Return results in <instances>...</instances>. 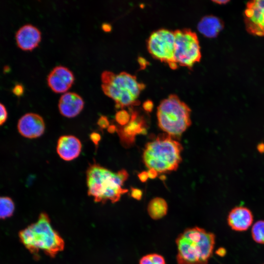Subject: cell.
I'll return each instance as SVG.
<instances>
[{
	"label": "cell",
	"mask_w": 264,
	"mask_h": 264,
	"mask_svg": "<svg viewBox=\"0 0 264 264\" xmlns=\"http://www.w3.org/2000/svg\"><path fill=\"white\" fill-rule=\"evenodd\" d=\"M251 236L257 243L264 244V220L256 221L252 226Z\"/></svg>",
	"instance_id": "obj_20"
},
{
	"label": "cell",
	"mask_w": 264,
	"mask_h": 264,
	"mask_svg": "<svg viewBox=\"0 0 264 264\" xmlns=\"http://www.w3.org/2000/svg\"><path fill=\"white\" fill-rule=\"evenodd\" d=\"M244 17L246 29L250 34L264 36V0L248 1Z\"/></svg>",
	"instance_id": "obj_9"
},
{
	"label": "cell",
	"mask_w": 264,
	"mask_h": 264,
	"mask_svg": "<svg viewBox=\"0 0 264 264\" xmlns=\"http://www.w3.org/2000/svg\"><path fill=\"white\" fill-rule=\"evenodd\" d=\"M223 23L217 17L208 15L203 17L198 22V29L208 38H215L223 28Z\"/></svg>",
	"instance_id": "obj_17"
},
{
	"label": "cell",
	"mask_w": 264,
	"mask_h": 264,
	"mask_svg": "<svg viewBox=\"0 0 264 264\" xmlns=\"http://www.w3.org/2000/svg\"><path fill=\"white\" fill-rule=\"evenodd\" d=\"M101 88L105 95L111 98L118 109L135 105L145 86L135 76L126 72L115 74L104 71L101 76Z\"/></svg>",
	"instance_id": "obj_5"
},
{
	"label": "cell",
	"mask_w": 264,
	"mask_h": 264,
	"mask_svg": "<svg viewBox=\"0 0 264 264\" xmlns=\"http://www.w3.org/2000/svg\"><path fill=\"white\" fill-rule=\"evenodd\" d=\"M150 53L155 59L167 63L175 69L177 64L175 61V31L161 28L153 32L147 41Z\"/></svg>",
	"instance_id": "obj_8"
},
{
	"label": "cell",
	"mask_w": 264,
	"mask_h": 264,
	"mask_svg": "<svg viewBox=\"0 0 264 264\" xmlns=\"http://www.w3.org/2000/svg\"><path fill=\"white\" fill-rule=\"evenodd\" d=\"M181 144L167 133L160 134L148 142L143 150V160L147 167L158 173L176 171L181 161Z\"/></svg>",
	"instance_id": "obj_4"
},
{
	"label": "cell",
	"mask_w": 264,
	"mask_h": 264,
	"mask_svg": "<svg viewBox=\"0 0 264 264\" xmlns=\"http://www.w3.org/2000/svg\"><path fill=\"white\" fill-rule=\"evenodd\" d=\"M175 61L177 65L192 67L201 58L200 48L197 34L190 29L175 31Z\"/></svg>",
	"instance_id": "obj_7"
},
{
	"label": "cell",
	"mask_w": 264,
	"mask_h": 264,
	"mask_svg": "<svg viewBox=\"0 0 264 264\" xmlns=\"http://www.w3.org/2000/svg\"><path fill=\"white\" fill-rule=\"evenodd\" d=\"M154 105L152 101L148 100L143 104V107L145 110L151 112L153 109Z\"/></svg>",
	"instance_id": "obj_28"
},
{
	"label": "cell",
	"mask_w": 264,
	"mask_h": 264,
	"mask_svg": "<svg viewBox=\"0 0 264 264\" xmlns=\"http://www.w3.org/2000/svg\"><path fill=\"white\" fill-rule=\"evenodd\" d=\"M102 28L105 32H109L111 29V26L109 23H104L102 25Z\"/></svg>",
	"instance_id": "obj_31"
},
{
	"label": "cell",
	"mask_w": 264,
	"mask_h": 264,
	"mask_svg": "<svg viewBox=\"0 0 264 264\" xmlns=\"http://www.w3.org/2000/svg\"><path fill=\"white\" fill-rule=\"evenodd\" d=\"M168 209L166 201L163 198L156 197L150 201L147 209L151 218L154 220H158L167 215Z\"/></svg>",
	"instance_id": "obj_18"
},
{
	"label": "cell",
	"mask_w": 264,
	"mask_h": 264,
	"mask_svg": "<svg viewBox=\"0 0 264 264\" xmlns=\"http://www.w3.org/2000/svg\"><path fill=\"white\" fill-rule=\"evenodd\" d=\"M108 130L110 133H113L117 130V128L114 125L109 126L108 128Z\"/></svg>",
	"instance_id": "obj_34"
},
{
	"label": "cell",
	"mask_w": 264,
	"mask_h": 264,
	"mask_svg": "<svg viewBox=\"0 0 264 264\" xmlns=\"http://www.w3.org/2000/svg\"><path fill=\"white\" fill-rule=\"evenodd\" d=\"M215 235L204 228H187L176 240L177 264H208L213 255Z\"/></svg>",
	"instance_id": "obj_2"
},
{
	"label": "cell",
	"mask_w": 264,
	"mask_h": 264,
	"mask_svg": "<svg viewBox=\"0 0 264 264\" xmlns=\"http://www.w3.org/2000/svg\"><path fill=\"white\" fill-rule=\"evenodd\" d=\"M89 137L91 141L96 146L98 145L101 140L100 134L96 132H91L89 135Z\"/></svg>",
	"instance_id": "obj_27"
},
{
	"label": "cell",
	"mask_w": 264,
	"mask_h": 264,
	"mask_svg": "<svg viewBox=\"0 0 264 264\" xmlns=\"http://www.w3.org/2000/svg\"><path fill=\"white\" fill-rule=\"evenodd\" d=\"M15 38L19 48L23 50H32L40 42L41 33L36 26L31 24H26L18 29Z\"/></svg>",
	"instance_id": "obj_13"
},
{
	"label": "cell",
	"mask_w": 264,
	"mask_h": 264,
	"mask_svg": "<svg viewBox=\"0 0 264 264\" xmlns=\"http://www.w3.org/2000/svg\"><path fill=\"white\" fill-rule=\"evenodd\" d=\"M138 176L139 180L142 182H146L149 178L148 173L146 171L140 173L138 174Z\"/></svg>",
	"instance_id": "obj_29"
},
{
	"label": "cell",
	"mask_w": 264,
	"mask_h": 264,
	"mask_svg": "<svg viewBox=\"0 0 264 264\" xmlns=\"http://www.w3.org/2000/svg\"><path fill=\"white\" fill-rule=\"evenodd\" d=\"M17 128L19 132L22 136L34 139L44 134L45 126L41 116L35 113H27L19 119Z\"/></svg>",
	"instance_id": "obj_10"
},
{
	"label": "cell",
	"mask_w": 264,
	"mask_h": 264,
	"mask_svg": "<svg viewBox=\"0 0 264 264\" xmlns=\"http://www.w3.org/2000/svg\"><path fill=\"white\" fill-rule=\"evenodd\" d=\"M128 176L124 169L113 172L98 164H91L86 173L88 194L96 202H116L128 191L123 188Z\"/></svg>",
	"instance_id": "obj_1"
},
{
	"label": "cell",
	"mask_w": 264,
	"mask_h": 264,
	"mask_svg": "<svg viewBox=\"0 0 264 264\" xmlns=\"http://www.w3.org/2000/svg\"><path fill=\"white\" fill-rule=\"evenodd\" d=\"M15 210V204L13 200L8 197L0 196V219L9 218Z\"/></svg>",
	"instance_id": "obj_19"
},
{
	"label": "cell",
	"mask_w": 264,
	"mask_h": 264,
	"mask_svg": "<svg viewBox=\"0 0 264 264\" xmlns=\"http://www.w3.org/2000/svg\"><path fill=\"white\" fill-rule=\"evenodd\" d=\"M84 102L82 97L73 92L63 94L60 97L58 108L60 113L67 118L77 116L82 110Z\"/></svg>",
	"instance_id": "obj_16"
},
{
	"label": "cell",
	"mask_w": 264,
	"mask_h": 264,
	"mask_svg": "<svg viewBox=\"0 0 264 264\" xmlns=\"http://www.w3.org/2000/svg\"><path fill=\"white\" fill-rule=\"evenodd\" d=\"M213 1L219 4H224L228 2L229 1L226 0H213Z\"/></svg>",
	"instance_id": "obj_35"
},
{
	"label": "cell",
	"mask_w": 264,
	"mask_h": 264,
	"mask_svg": "<svg viewBox=\"0 0 264 264\" xmlns=\"http://www.w3.org/2000/svg\"><path fill=\"white\" fill-rule=\"evenodd\" d=\"M159 127L172 137H179L191 125V110L176 95L163 100L157 107Z\"/></svg>",
	"instance_id": "obj_6"
},
{
	"label": "cell",
	"mask_w": 264,
	"mask_h": 264,
	"mask_svg": "<svg viewBox=\"0 0 264 264\" xmlns=\"http://www.w3.org/2000/svg\"><path fill=\"white\" fill-rule=\"evenodd\" d=\"M139 264H166L164 258L157 253H151L143 256Z\"/></svg>",
	"instance_id": "obj_21"
},
{
	"label": "cell",
	"mask_w": 264,
	"mask_h": 264,
	"mask_svg": "<svg viewBox=\"0 0 264 264\" xmlns=\"http://www.w3.org/2000/svg\"><path fill=\"white\" fill-rule=\"evenodd\" d=\"M57 153L64 160L71 161L79 156L82 150V143L76 136L65 135L57 141Z\"/></svg>",
	"instance_id": "obj_15"
},
{
	"label": "cell",
	"mask_w": 264,
	"mask_h": 264,
	"mask_svg": "<svg viewBox=\"0 0 264 264\" xmlns=\"http://www.w3.org/2000/svg\"><path fill=\"white\" fill-rule=\"evenodd\" d=\"M8 112L5 107L0 103V126L6 122Z\"/></svg>",
	"instance_id": "obj_23"
},
{
	"label": "cell",
	"mask_w": 264,
	"mask_h": 264,
	"mask_svg": "<svg viewBox=\"0 0 264 264\" xmlns=\"http://www.w3.org/2000/svg\"><path fill=\"white\" fill-rule=\"evenodd\" d=\"M149 178L151 179L155 178L157 176L158 173L154 169H150L147 172Z\"/></svg>",
	"instance_id": "obj_30"
},
{
	"label": "cell",
	"mask_w": 264,
	"mask_h": 264,
	"mask_svg": "<svg viewBox=\"0 0 264 264\" xmlns=\"http://www.w3.org/2000/svg\"><path fill=\"white\" fill-rule=\"evenodd\" d=\"M115 119L116 122L121 126L126 125L130 121L131 114L125 110H121L115 114Z\"/></svg>",
	"instance_id": "obj_22"
},
{
	"label": "cell",
	"mask_w": 264,
	"mask_h": 264,
	"mask_svg": "<svg viewBox=\"0 0 264 264\" xmlns=\"http://www.w3.org/2000/svg\"><path fill=\"white\" fill-rule=\"evenodd\" d=\"M143 193L141 190L132 187L131 189V196L135 199L139 200L141 199Z\"/></svg>",
	"instance_id": "obj_25"
},
{
	"label": "cell",
	"mask_w": 264,
	"mask_h": 264,
	"mask_svg": "<svg viewBox=\"0 0 264 264\" xmlns=\"http://www.w3.org/2000/svg\"><path fill=\"white\" fill-rule=\"evenodd\" d=\"M145 125L142 118L139 117L136 112H132L131 114L130 122L123 127L117 128L116 131L123 143L130 145L134 141L136 135L146 132Z\"/></svg>",
	"instance_id": "obj_14"
},
{
	"label": "cell",
	"mask_w": 264,
	"mask_h": 264,
	"mask_svg": "<svg viewBox=\"0 0 264 264\" xmlns=\"http://www.w3.org/2000/svg\"><path fill=\"white\" fill-rule=\"evenodd\" d=\"M257 150L260 153H264V143H259L257 147Z\"/></svg>",
	"instance_id": "obj_33"
},
{
	"label": "cell",
	"mask_w": 264,
	"mask_h": 264,
	"mask_svg": "<svg viewBox=\"0 0 264 264\" xmlns=\"http://www.w3.org/2000/svg\"><path fill=\"white\" fill-rule=\"evenodd\" d=\"M227 220L228 225L233 230L238 232L245 231L252 225L253 215L249 208L238 206L230 210Z\"/></svg>",
	"instance_id": "obj_12"
},
{
	"label": "cell",
	"mask_w": 264,
	"mask_h": 264,
	"mask_svg": "<svg viewBox=\"0 0 264 264\" xmlns=\"http://www.w3.org/2000/svg\"><path fill=\"white\" fill-rule=\"evenodd\" d=\"M13 93L17 96H21L24 92V88L21 84H18L12 89Z\"/></svg>",
	"instance_id": "obj_26"
},
{
	"label": "cell",
	"mask_w": 264,
	"mask_h": 264,
	"mask_svg": "<svg viewBox=\"0 0 264 264\" xmlns=\"http://www.w3.org/2000/svg\"><path fill=\"white\" fill-rule=\"evenodd\" d=\"M97 124L101 129L108 128L110 126V122L105 116H101L98 120Z\"/></svg>",
	"instance_id": "obj_24"
},
{
	"label": "cell",
	"mask_w": 264,
	"mask_h": 264,
	"mask_svg": "<svg viewBox=\"0 0 264 264\" xmlns=\"http://www.w3.org/2000/svg\"><path fill=\"white\" fill-rule=\"evenodd\" d=\"M19 237L25 248L36 256L42 252L54 257L65 247L64 240L52 227L45 213H42L36 222L21 230Z\"/></svg>",
	"instance_id": "obj_3"
},
{
	"label": "cell",
	"mask_w": 264,
	"mask_h": 264,
	"mask_svg": "<svg viewBox=\"0 0 264 264\" xmlns=\"http://www.w3.org/2000/svg\"><path fill=\"white\" fill-rule=\"evenodd\" d=\"M217 255L222 257L224 256L225 254L226 251L225 249L222 247L219 248L216 252Z\"/></svg>",
	"instance_id": "obj_32"
},
{
	"label": "cell",
	"mask_w": 264,
	"mask_h": 264,
	"mask_svg": "<svg viewBox=\"0 0 264 264\" xmlns=\"http://www.w3.org/2000/svg\"><path fill=\"white\" fill-rule=\"evenodd\" d=\"M74 81V76L72 72L62 66L54 67L47 78L48 86L56 93L66 92L71 87Z\"/></svg>",
	"instance_id": "obj_11"
}]
</instances>
